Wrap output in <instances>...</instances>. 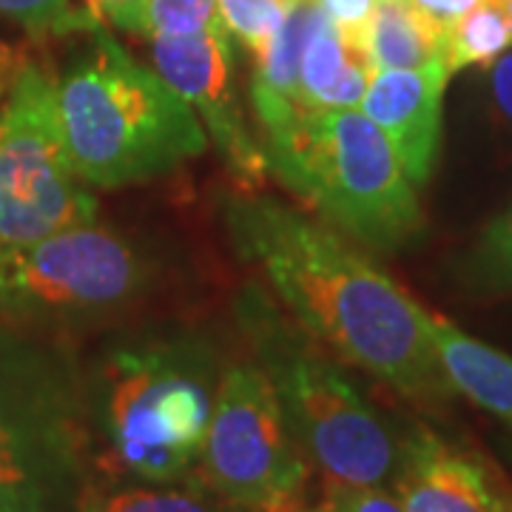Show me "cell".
I'll return each instance as SVG.
<instances>
[{
  "instance_id": "obj_13",
  "label": "cell",
  "mask_w": 512,
  "mask_h": 512,
  "mask_svg": "<svg viewBox=\"0 0 512 512\" xmlns=\"http://www.w3.org/2000/svg\"><path fill=\"white\" fill-rule=\"evenodd\" d=\"M322 23H328V15L316 0H293L268 49L254 57L251 103L262 128V151L285 143L305 117L299 106V72L305 49Z\"/></svg>"
},
{
  "instance_id": "obj_19",
  "label": "cell",
  "mask_w": 512,
  "mask_h": 512,
  "mask_svg": "<svg viewBox=\"0 0 512 512\" xmlns=\"http://www.w3.org/2000/svg\"><path fill=\"white\" fill-rule=\"evenodd\" d=\"M140 37L197 35L220 23L217 0H134L109 20Z\"/></svg>"
},
{
  "instance_id": "obj_22",
  "label": "cell",
  "mask_w": 512,
  "mask_h": 512,
  "mask_svg": "<svg viewBox=\"0 0 512 512\" xmlns=\"http://www.w3.org/2000/svg\"><path fill=\"white\" fill-rule=\"evenodd\" d=\"M322 510L328 512H404L402 501L387 487L373 484H336L328 481Z\"/></svg>"
},
{
  "instance_id": "obj_25",
  "label": "cell",
  "mask_w": 512,
  "mask_h": 512,
  "mask_svg": "<svg viewBox=\"0 0 512 512\" xmlns=\"http://www.w3.org/2000/svg\"><path fill=\"white\" fill-rule=\"evenodd\" d=\"M407 3L447 35L458 20L476 6L478 0H407Z\"/></svg>"
},
{
  "instance_id": "obj_16",
  "label": "cell",
  "mask_w": 512,
  "mask_h": 512,
  "mask_svg": "<svg viewBox=\"0 0 512 512\" xmlns=\"http://www.w3.org/2000/svg\"><path fill=\"white\" fill-rule=\"evenodd\" d=\"M444 40L447 35L407 0H379L359 40V55L370 72L424 69L444 60Z\"/></svg>"
},
{
  "instance_id": "obj_11",
  "label": "cell",
  "mask_w": 512,
  "mask_h": 512,
  "mask_svg": "<svg viewBox=\"0 0 512 512\" xmlns=\"http://www.w3.org/2000/svg\"><path fill=\"white\" fill-rule=\"evenodd\" d=\"M453 74L444 60L424 69L373 72L359 111L382 128L410 183L430 180L441 143V100Z\"/></svg>"
},
{
  "instance_id": "obj_17",
  "label": "cell",
  "mask_w": 512,
  "mask_h": 512,
  "mask_svg": "<svg viewBox=\"0 0 512 512\" xmlns=\"http://www.w3.org/2000/svg\"><path fill=\"white\" fill-rule=\"evenodd\" d=\"M74 512H237L222 501L200 476L188 484H128V481H97L86 487Z\"/></svg>"
},
{
  "instance_id": "obj_23",
  "label": "cell",
  "mask_w": 512,
  "mask_h": 512,
  "mask_svg": "<svg viewBox=\"0 0 512 512\" xmlns=\"http://www.w3.org/2000/svg\"><path fill=\"white\" fill-rule=\"evenodd\" d=\"M478 256L490 279L512 285V205L487 228V237Z\"/></svg>"
},
{
  "instance_id": "obj_12",
  "label": "cell",
  "mask_w": 512,
  "mask_h": 512,
  "mask_svg": "<svg viewBox=\"0 0 512 512\" xmlns=\"http://www.w3.org/2000/svg\"><path fill=\"white\" fill-rule=\"evenodd\" d=\"M393 490L404 512H507L512 498L481 458L427 427L404 436Z\"/></svg>"
},
{
  "instance_id": "obj_15",
  "label": "cell",
  "mask_w": 512,
  "mask_h": 512,
  "mask_svg": "<svg viewBox=\"0 0 512 512\" xmlns=\"http://www.w3.org/2000/svg\"><path fill=\"white\" fill-rule=\"evenodd\" d=\"M370 66L353 49V43L333 26L322 23L311 37L302 72H299V106L302 111H342L359 109L370 83Z\"/></svg>"
},
{
  "instance_id": "obj_7",
  "label": "cell",
  "mask_w": 512,
  "mask_h": 512,
  "mask_svg": "<svg viewBox=\"0 0 512 512\" xmlns=\"http://www.w3.org/2000/svg\"><path fill=\"white\" fill-rule=\"evenodd\" d=\"M143 256L109 228L83 225L0 245V322L57 336L123 311L146 288Z\"/></svg>"
},
{
  "instance_id": "obj_30",
  "label": "cell",
  "mask_w": 512,
  "mask_h": 512,
  "mask_svg": "<svg viewBox=\"0 0 512 512\" xmlns=\"http://www.w3.org/2000/svg\"><path fill=\"white\" fill-rule=\"evenodd\" d=\"M507 512H512V498H510V504H507Z\"/></svg>"
},
{
  "instance_id": "obj_20",
  "label": "cell",
  "mask_w": 512,
  "mask_h": 512,
  "mask_svg": "<svg viewBox=\"0 0 512 512\" xmlns=\"http://www.w3.org/2000/svg\"><path fill=\"white\" fill-rule=\"evenodd\" d=\"M0 15L37 40L80 35L100 23L83 0H0Z\"/></svg>"
},
{
  "instance_id": "obj_6",
  "label": "cell",
  "mask_w": 512,
  "mask_h": 512,
  "mask_svg": "<svg viewBox=\"0 0 512 512\" xmlns=\"http://www.w3.org/2000/svg\"><path fill=\"white\" fill-rule=\"evenodd\" d=\"M265 160L291 194L362 248L387 254L424 228L416 185L382 128L359 109L308 111L285 143L265 148Z\"/></svg>"
},
{
  "instance_id": "obj_18",
  "label": "cell",
  "mask_w": 512,
  "mask_h": 512,
  "mask_svg": "<svg viewBox=\"0 0 512 512\" xmlns=\"http://www.w3.org/2000/svg\"><path fill=\"white\" fill-rule=\"evenodd\" d=\"M512 49V26L498 0H478L458 20L444 40V63L450 74L467 66L490 69L498 57Z\"/></svg>"
},
{
  "instance_id": "obj_28",
  "label": "cell",
  "mask_w": 512,
  "mask_h": 512,
  "mask_svg": "<svg viewBox=\"0 0 512 512\" xmlns=\"http://www.w3.org/2000/svg\"><path fill=\"white\" fill-rule=\"evenodd\" d=\"M23 55H15L12 49H3L0 46V97L9 92V86H12V77L18 72V63Z\"/></svg>"
},
{
  "instance_id": "obj_21",
  "label": "cell",
  "mask_w": 512,
  "mask_h": 512,
  "mask_svg": "<svg viewBox=\"0 0 512 512\" xmlns=\"http://www.w3.org/2000/svg\"><path fill=\"white\" fill-rule=\"evenodd\" d=\"M293 0H217L222 29L248 55H262L279 32Z\"/></svg>"
},
{
  "instance_id": "obj_1",
  "label": "cell",
  "mask_w": 512,
  "mask_h": 512,
  "mask_svg": "<svg viewBox=\"0 0 512 512\" xmlns=\"http://www.w3.org/2000/svg\"><path fill=\"white\" fill-rule=\"evenodd\" d=\"M222 217L237 254L265 274L279 302L330 353L413 402L450 396L430 313L350 239L274 197H228Z\"/></svg>"
},
{
  "instance_id": "obj_29",
  "label": "cell",
  "mask_w": 512,
  "mask_h": 512,
  "mask_svg": "<svg viewBox=\"0 0 512 512\" xmlns=\"http://www.w3.org/2000/svg\"><path fill=\"white\" fill-rule=\"evenodd\" d=\"M296 512H328V510H322V507H316V510H308V507H302V510H296Z\"/></svg>"
},
{
  "instance_id": "obj_27",
  "label": "cell",
  "mask_w": 512,
  "mask_h": 512,
  "mask_svg": "<svg viewBox=\"0 0 512 512\" xmlns=\"http://www.w3.org/2000/svg\"><path fill=\"white\" fill-rule=\"evenodd\" d=\"M131 3H134V0H83V6H86L100 23H109L117 12H123Z\"/></svg>"
},
{
  "instance_id": "obj_10",
  "label": "cell",
  "mask_w": 512,
  "mask_h": 512,
  "mask_svg": "<svg viewBox=\"0 0 512 512\" xmlns=\"http://www.w3.org/2000/svg\"><path fill=\"white\" fill-rule=\"evenodd\" d=\"M148 57L157 74L197 111L208 140L217 146L234 180L245 188L265 183L268 160L248 128L234 80V40L222 23L180 37H148Z\"/></svg>"
},
{
  "instance_id": "obj_14",
  "label": "cell",
  "mask_w": 512,
  "mask_h": 512,
  "mask_svg": "<svg viewBox=\"0 0 512 512\" xmlns=\"http://www.w3.org/2000/svg\"><path fill=\"white\" fill-rule=\"evenodd\" d=\"M430 336L447 382L481 410L512 424V356L430 313Z\"/></svg>"
},
{
  "instance_id": "obj_2",
  "label": "cell",
  "mask_w": 512,
  "mask_h": 512,
  "mask_svg": "<svg viewBox=\"0 0 512 512\" xmlns=\"http://www.w3.org/2000/svg\"><path fill=\"white\" fill-rule=\"evenodd\" d=\"M55 77L57 117L74 174L94 188L148 183L202 157L197 111L140 63L106 23Z\"/></svg>"
},
{
  "instance_id": "obj_24",
  "label": "cell",
  "mask_w": 512,
  "mask_h": 512,
  "mask_svg": "<svg viewBox=\"0 0 512 512\" xmlns=\"http://www.w3.org/2000/svg\"><path fill=\"white\" fill-rule=\"evenodd\" d=\"M322 6V12L328 15V20L345 35L348 43H353V49L359 52V40L365 32L367 20L373 15L379 0H316Z\"/></svg>"
},
{
  "instance_id": "obj_8",
  "label": "cell",
  "mask_w": 512,
  "mask_h": 512,
  "mask_svg": "<svg viewBox=\"0 0 512 512\" xmlns=\"http://www.w3.org/2000/svg\"><path fill=\"white\" fill-rule=\"evenodd\" d=\"M94 222L97 200L74 174L63 143L55 77L20 57L0 109V245Z\"/></svg>"
},
{
  "instance_id": "obj_26",
  "label": "cell",
  "mask_w": 512,
  "mask_h": 512,
  "mask_svg": "<svg viewBox=\"0 0 512 512\" xmlns=\"http://www.w3.org/2000/svg\"><path fill=\"white\" fill-rule=\"evenodd\" d=\"M490 94H493L495 111L512 123V49L490 66Z\"/></svg>"
},
{
  "instance_id": "obj_4",
  "label": "cell",
  "mask_w": 512,
  "mask_h": 512,
  "mask_svg": "<svg viewBox=\"0 0 512 512\" xmlns=\"http://www.w3.org/2000/svg\"><path fill=\"white\" fill-rule=\"evenodd\" d=\"M237 322L313 467L336 484H393L404 439L362 399L328 348L254 285L237 296Z\"/></svg>"
},
{
  "instance_id": "obj_9",
  "label": "cell",
  "mask_w": 512,
  "mask_h": 512,
  "mask_svg": "<svg viewBox=\"0 0 512 512\" xmlns=\"http://www.w3.org/2000/svg\"><path fill=\"white\" fill-rule=\"evenodd\" d=\"M197 476L239 512L305 507L311 461L259 365L245 362L222 373Z\"/></svg>"
},
{
  "instance_id": "obj_3",
  "label": "cell",
  "mask_w": 512,
  "mask_h": 512,
  "mask_svg": "<svg viewBox=\"0 0 512 512\" xmlns=\"http://www.w3.org/2000/svg\"><path fill=\"white\" fill-rule=\"evenodd\" d=\"M94 470L92 390L69 348L0 322V512H74Z\"/></svg>"
},
{
  "instance_id": "obj_5",
  "label": "cell",
  "mask_w": 512,
  "mask_h": 512,
  "mask_svg": "<svg viewBox=\"0 0 512 512\" xmlns=\"http://www.w3.org/2000/svg\"><path fill=\"white\" fill-rule=\"evenodd\" d=\"M214 365L188 342L120 348L92 390L94 427L106 439L97 470L111 481H188L214 410Z\"/></svg>"
}]
</instances>
